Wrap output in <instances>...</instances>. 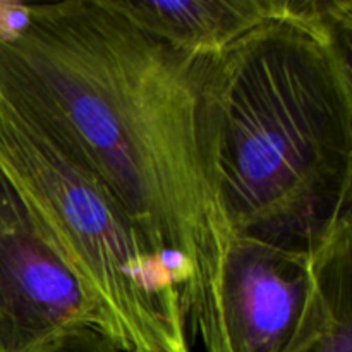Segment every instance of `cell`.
I'll return each mask as SVG.
<instances>
[{
  "label": "cell",
  "mask_w": 352,
  "mask_h": 352,
  "mask_svg": "<svg viewBox=\"0 0 352 352\" xmlns=\"http://www.w3.org/2000/svg\"><path fill=\"white\" fill-rule=\"evenodd\" d=\"M0 93L78 155L170 263L205 352L232 237L220 184L217 55L174 50L105 0L0 12Z\"/></svg>",
  "instance_id": "obj_1"
},
{
  "label": "cell",
  "mask_w": 352,
  "mask_h": 352,
  "mask_svg": "<svg viewBox=\"0 0 352 352\" xmlns=\"http://www.w3.org/2000/svg\"><path fill=\"white\" fill-rule=\"evenodd\" d=\"M0 167L102 306L124 352H191L170 263L105 182L0 93Z\"/></svg>",
  "instance_id": "obj_3"
},
{
  "label": "cell",
  "mask_w": 352,
  "mask_h": 352,
  "mask_svg": "<svg viewBox=\"0 0 352 352\" xmlns=\"http://www.w3.org/2000/svg\"><path fill=\"white\" fill-rule=\"evenodd\" d=\"M352 33L292 21L217 55L230 232L309 251L352 215Z\"/></svg>",
  "instance_id": "obj_2"
},
{
  "label": "cell",
  "mask_w": 352,
  "mask_h": 352,
  "mask_svg": "<svg viewBox=\"0 0 352 352\" xmlns=\"http://www.w3.org/2000/svg\"><path fill=\"white\" fill-rule=\"evenodd\" d=\"M34 352H124L100 330L78 327L54 337Z\"/></svg>",
  "instance_id": "obj_8"
},
{
  "label": "cell",
  "mask_w": 352,
  "mask_h": 352,
  "mask_svg": "<svg viewBox=\"0 0 352 352\" xmlns=\"http://www.w3.org/2000/svg\"><path fill=\"white\" fill-rule=\"evenodd\" d=\"M78 327L110 339L100 302L0 167V352H34Z\"/></svg>",
  "instance_id": "obj_4"
},
{
  "label": "cell",
  "mask_w": 352,
  "mask_h": 352,
  "mask_svg": "<svg viewBox=\"0 0 352 352\" xmlns=\"http://www.w3.org/2000/svg\"><path fill=\"white\" fill-rule=\"evenodd\" d=\"M311 292L284 352H352V215L311 248Z\"/></svg>",
  "instance_id": "obj_7"
},
{
  "label": "cell",
  "mask_w": 352,
  "mask_h": 352,
  "mask_svg": "<svg viewBox=\"0 0 352 352\" xmlns=\"http://www.w3.org/2000/svg\"><path fill=\"white\" fill-rule=\"evenodd\" d=\"M107 6L174 50L213 57L267 23L292 21L315 28L329 0H105Z\"/></svg>",
  "instance_id": "obj_6"
},
{
  "label": "cell",
  "mask_w": 352,
  "mask_h": 352,
  "mask_svg": "<svg viewBox=\"0 0 352 352\" xmlns=\"http://www.w3.org/2000/svg\"><path fill=\"white\" fill-rule=\"evenodd\" d=\"M311 250L232 234L222 270L219 329L206 352H284L311 292Z\"/></svg>",
  "instance_id": "obj_5"
}]
</instances>
